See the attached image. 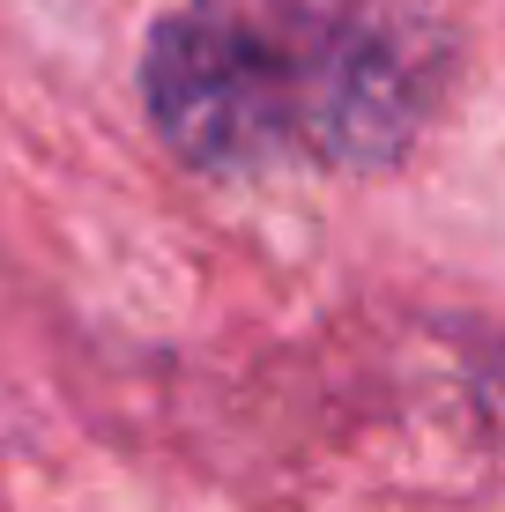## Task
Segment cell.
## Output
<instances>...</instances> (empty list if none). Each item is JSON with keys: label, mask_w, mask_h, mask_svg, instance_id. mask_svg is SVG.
I'll use <instances>...</instances> for the list:
<instances>
[{"label": "cell", "mask_w": 505, "mask_h": 512, "mask_svg": "<svg viewBox=\"0 0 505 512\" xmlns=\"http://www.w3.org/2000/svg\"><path fill=\"white\" fill-rule=\"evenodd\" d=\"M431 38L387 0H186L149 30L142 104L201 171L387 164L424 127Z\"/></svg>", "instance_id": "cell-1"}]
</instances>
